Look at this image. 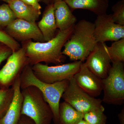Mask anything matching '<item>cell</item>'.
I'll list each match as a JSON object with an SVG mask.
<instances>
[{"mask_svg":"<svg viewBox=\"0 0 124 124\" xmlns=\"http://www.w3.org/2000/svg\"><path fill=\"white\" fill-rule=\"evenodd\" d=\"M74 26L64 31L59 30L55 36L48 41H27L23 46L29 64L32 66L44 62L46 64L52 63L58 65L63 62L65 57L62 54V48L70 36Z\"/></svg>","mask_w":124,"mask_h":124,"instance_id":"1","label":"cell"},{"mask_svg":"<svg viewBox=\"0 0 124 124\" xmlns=\"http://www.w3.org/2000/svg\"><path fill=\"white\" fill-rule=\"evenodd\" d=\"M94 31L93 23L85 19L80 20L74 25L62 54L69 57L71 61L84 62L98 43Z\"/></svg>","mask_w":124,"mask_h":124,"instance_id":"2","label":"cell"},{"mask_svg":"<svg viewBox=\"0 0 124 124\" xmlns=\"http://www.w3.org/2000/svg\"><path fill=\"white\" fill-rule=\"evenodd\" d=\"M69 83V80H64L53 84L43 82L35 75L32 66L30 64L25 67L20 77L21 90L28 86H34L38 88L42 93L46 101L51 108L54 124H59L60 100Z\"/></svg>","mask_w":124,"mask_h":124,"instance_id":"3","label":"cell"},{"mask_svg":"<svg viewBox=\"0 0 124 124\" xmlns=\"http://www.w3.org/2000/svg\"><path fill=\"white\" fill-rule=\"evenodd\" d=\"M23 98L21 115L29 117L35 124H50L53 116L51 108L39 90L29 86L21 90Z\"/></svg>","mask_w":124,"mask_h":124,"instance_id":"4","label":"cell"},{"mask_svg":"<svg viewBox=\"0 0 124 124\" xmlns=\"http://www.w3.org/2000/svg\"><path fill=\"white\" fill-rule=\"evenodd\" d=\"M102 80L104 93L102 101L111 105L124 104V62L112 63L107 76Z\"/></svg>","mask_w":124,"mask_h":124,"instance_id":"5","label":"cell"},{"mask_svg":"<svg viewBox=\"0 0 124 124\" xmlns=\"http://www.w3.org/2000/svg\"><path fill=\"white\" fill-rule=\"evenodd\" d=\"M82 62L75 61L54 66L38 63L32 66V68L35 75L39 79L45 83L53 84L64 80H69L73 78Z\"/></svg>","mask_w":124,"mask_h":124,"instance_id":"6","label":"cell"},{"mask_svg":"<svg viewBox=\"0 0 124 124\" xmlns=\"http://www.w3.org/2000/svg\"><path fill=\"white\" fill-rule=\"evenodd\" d=\"M62 98L76 110L83 114L97 109H104L102 100L85 93L78 85L73 78L69 80L68 86Z\"/></svg>","mask_w":124,"mask_h":124,"instance_id":"7","label":"cell"},{"mask_svg":"<svg viewBox=\"0 0 124 124\" xmlns=\"http://www.w3.org/2000/svg\"><path fill=\"white\" fill-rule=\"evenodd\" d=\"M29 64L24 47L13 52L0 70V89L8 88L12 86L20 77L25 67Z\"/></svg>","mask_w":124,"mask_h":124,"instance_id":"8","label":"cell"},{"mask_svg":"<svg viewBox=\"0 0 124 124\" xmlns=\"http://www.w3.org/2000/svg\"><path fill=\"white\" fill-rule=\"evenodd\" d=\"M93 23L97 42L115 41L124 38V26L114 22L112 14L98 15Z\"/></svg>","mask_w":124,"mask_h":124,"instance_id":"9","label":"cell"},{"mask_svg":"<svg viewBox=\"0 0 124 124\" xmlns=\"http://www.w3.org/2000/svg\"><path fill=\"white\" fill-rule=\"evenodd\" d=\"M85 63L89 70L100 79L107 76L112 65L105 42H98Z\"/></svg>","mask_w":124,"mask_h":124,"instance_id":"10","label":"cell"},{"mask_svg":"<svg viewBox=\"0 0 124 124\" xmlns=\"http://www.w3.org/2000/svg\"><path fill=\"white\" fill-rule=\"evenodd\" d=\"M5 31L16 40L26 41L33 39L44 42L42 33L36 23L16 18L5 28Z\"/></svg>","mask_w":124,"mask_h":124,"instance_id":"11","label":"cell"},{"mask_svg":"<svg viewBox=\"0 0 124 124\" xmlns=\"http://www.w3.org/2000/svg\"><path fill=\"white\" fill-rule=\"evenodd\" d=\"M73 78L81 88L93 97L99 96L103 91L102 79L90 70L84 62Z\"/></svg>","mask_w":124,"mask_h":124,"instance_id":"12","label":"cell"},{"mask_svg":"<svg viewBox=\"0 0 124 124\" xmlns=\"http://www.w3.org/2000/svg\"><path fill=\"white\" fill-rule=\"evenodd\" d=\"M12 87L14 90L13 99L6 113L0 119V124H17L20 120L23 101L20 77L16 80Z\"/></svg>","mask_w":124,"mask_h":124,"instance_id":"13","label":"cell"},{"mask_svg":"<svg viewBox=\"0 0 124 124\" xmlns=\"http://www.w3.org/2000/svg\"><path fill=\"white\" fill-rule=\"evenodd\" d=\"M54 13L57 28L63 31L75 25L77 19L63 0L53 3Z\"/></svg>","mask_w":124,"mask_h":124,"instance_id":"14","label":"cell"},{"mask_svg":"<svg viewBox=\"0 0 124 124\" xmlns=\"http://www.w3.org/2000/svg\"><path fill=\"white\" fill-rule=\"evenodd\" d=\"M37 26L42 33L45 42L51 40L56 35L57 28L54 17L53 4H50L46 7Z\"/></svg>","mask_w":124,"mask_h":124,"instance_id":"15","label":"cell"},{"mask_svg":"<svg viewBox=\"0 0 124 124\" xmlns=\"http://www.w3.org/2000/svg\"><path fill=\"white\" fill-rule=\"evenodd\" d=\"M71 11L77 9L88 10L97 15L107 14L108 0H63Z\"/></svg>","mask_w":124,"mask_h":124,"instance_id":"16","label":"cell"},{"mask_svg":"<svg viewBox=\"0 0 124 124\" xmlns=\"http://www.w3.org/2000/svg\"><path fill=\"white\" fill-rule=\"evenodd\" d=\"M17 18L36 23L41 14L38 10L20 0H11L8 3Z\"/></svg>","mask_w":124,"mask_h":124,"instance_id":"17","label":"cell"},{"mask_svg":"<svg viewBox=\"0 0 124 124\" xmlns=\"http://www.w3.org/2000/svg\"><path fill=\"white\" fill-rule=\"evenodd\" d=\"M84 114L66 102L60 103L59 124H77L83 119Z\"/></svg>","mask_w":124,"mask_h":124,"instance_id":"18","label":"cell"},{"mask_svg":"<svg viewBox=\"0 0 124 124\" xmlns=\"http://www.w3.org/2000/svg\"><path fill=\"white\" fill-rule=\"evenodd\" d=\"M108 53L112 63L124 62V38L114 41L111 46H107Z\"/></svg>","mask_w":124,"mask_h":124,"instance_id":"19","label":"cell"},{"mask_svg":"<svg viewBox=\"0 0 124 124\" xmlns=\"http://www.w3.org/2000/svg\"><path fill=\"white\" fill-rule=\"evenodd\" d=\"M14 96L13 88L0 89V119L8 109Z\"/></svg>","mask_w":124,"mask_h":124,"instance_id":"20","label":"cell"},{"mask_svg":"<svg viewBox=\"0 0 124 124\" xmlns=\"http://www.w3.org/2000/svg\"><path fill=\"white\" fill-rule=\"evenodd\" d=\"M17 18L8 4L0 6V30H2Z\"/></svg>","mask_w":124,"mask_h":124,"instance_id":"21","label":"cell"},{"mask_svg":"<svg viewBox=\"0 0 124 124\" xmlns=\"http://www.w3.org/2000/svg\"><path fill=\"white\" fill-rule=\"evenodd\" d=\"M104 110L97 109L86 112L84 114L83 119L88 124H106L107 117Z\"/></svg>","mask_w":124,"mask_h":124,"instance_id":"22","label":"cell"},{"mask_svg":"<svg viewBox=\"0 0 124 124\" xmlns=\"http://www.w3.org/2000/svg\"><path fill=\"white\" fill-rule=\"evenodd\" d=\"M112 10L113 11L112 16L114 22L124 26V0H121L114 5Z\"/></svg>","mask_w":124,"mask_h":124,"instance_id":"23","label":"cell"},{"mask_svg":"<svg viewBox=\"0 0 124 124\" xmlns=\"http://www.w3.org/2000/svg\"><path fill=\"white\" fill-rule=\"evenodd\" d=\"M0 42H2L11 49L13 52L21 48L20 44L5 31L0 30Z\"/></svg>","mask_w":124,"mask_h":124,"instance_id":"24","label":"cell"},{"mask_svg":"<svg viewBox=\"0 0 124 124\" xmlns=\"http://www.w3.org/2000/svg\"><path fill=\"white\" fill-rule=\"evenodd\" d=\"M13 51L11 48L2 42H0V64L7 59Z\"/></svg>","mask_w":124,"mask_h":124,"instance_id":"25","label":"cell"},{"mask_svg":"<svg viewBox=\"0 0 124 124\" xmlns=\"http://www.w3.org/2000/svg\"><path fill=\"white\" fill-rule=\"evenodd\" d=\"M23 1L32 6L37 10H40L41 8V6L38 2V0H23Z\"/></svg>","mask_w":124,"mask_h":124,"instance_id":"26","label":"cell"},{"mask_svg":"<svg viewBox=\"0 0 124 124\" xmlns=\"http://www.w3.org/2000/svg\"><path fill=\"white\" fill-rule=\"evenodd\" d=\"M17 124H35L31 119L26 116L21 115Z\"/></svg>","mask_w":124,"mask_h":124,"instance_id":"27","label":"cell"},{"mask_svg":"<svg viewBox=\"0 0 124 124\" xmlns=\"http://www.w3.org/2000/svg\"><path fill=\"white\" fill-rule=\"evenodd\" d=\"M120 124H124V107H123L121 112L118 115Z\"/></svg>","mask_w":124,"mask_h":124,"instance_id":"28","label":"cell"},{"mask_svg":"<svg viewBox=\"0 0 124 124\" xmlns=\"http://www.w3.org/2000/svg\"><path fill=\"white\" fill-rule=\"evenodd\" d=\"M87 124V122L85 121L84 119L81 120V121H79L78 122V124Z\"/></svg>","mask_w":124,"mask_h":124,"instance_id":"29","label":"cell"},{"mask_svg":"<svg viewBox=\"0 0 124 124\" xmlns=\"http://www.w3.org/2000/svg\"><path fill=\"white\" fill-rule=\"evenodd\" d=\"M52 2L51 3L52 4H53L54 2H56V1H58L61 0H51Z\"/></svg>","mask_w":124,"mask_h":124,"instance_id":"30","label":"cell"},{"mask_svg":"<svg viewBox=\"0 0 124 124\" xmlns=\"http://www.w3.org/2000/svg\"><path fill=\"white\" fill-rule=\"evenodd\" d=\"M0 0L3 1H5V2H7V3H8V2L10 1L11 0Z\"/></svg>","mask_w":124,"mask_h":124,"instance_id":"31","label":"cell"},{"mask_svg":"<svg viewBox=\"0 0 124 124\" xmlns=\"http://www.w3.org/2000/svg\"><path fill=\"white\" fill-rule=\"evenodd\" d=\"M20 0L22 1H23V0Z\"/></svg>","mask_w":124,"mask_h":124,"instance_id":"32","label":"cell"},{"mask_svg":"<svg viewBox=\"0 0 124 124\" xmlns=\"http://www.w3.org/2000/svg\"></svg>","mask_w":124,"mask_h":124,"instance_id":"33","label":"cell"}]
</instances>
